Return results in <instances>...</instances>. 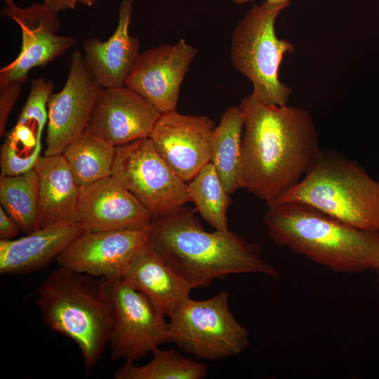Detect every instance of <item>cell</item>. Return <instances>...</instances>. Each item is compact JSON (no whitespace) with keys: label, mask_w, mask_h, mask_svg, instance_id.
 <instances>
[{"label":"cell","mask_w":379,"mask_h":379,"mask_svg":"<svg viewBox=\"0 0 379 379\" xmlns=\"http://www.w3.org/2000/svg\"><path fill=\"white\" fill-rule=\"evenodd\" d=\"M215 127L207 116L174 110L161 114L149 138L167 164L188 182L211 161Z\"/></svg>","instance_id":"obj_14"},{"label":"cell","mask_w":379,"mask_h":379,"mask_svg":"<svg viewBox=\"0 0 379 379\" xmlns=\"http://www.w3.org/2000/svg\"><path fill=\"white\" fill-rule=\"evenodd\" d=\"M83 232L78 220H72L40 228L17 239H1V274H22L42 269Z\"/></svg>","instance_id":"obj_18"},{"label":"cell","mask_w":379,"mask_h":379,"mask_svg":"<svg viewBox=\"0 0 379 379\" xmlns=\"http://www.w3.org/2000/svg\"><path fill=\"white\" fill-rule=\"evenodd\" d=\"M36 294L43 322L77 345L86 373H90L108 345L111 332L106 279L59 267L44 278Z\"/></svg>","instance_id":"obj_4"},{"label":"cell","mask_w":379,"mask_h":379,"mask_svg":"<svg viewBox=\"0 0 379 379\" xmlns=\"http://www.w3.org/2000/svg\"><path fill=\"white\" fill-rule=\"evenodd\" d=\"M197 53L183 39L149 48L140 53L125 86L161 114L176 110L181 84Z\"/></svg>","instance_id":"obj_13"},{"label":"cell","mask_w":379,"mask_h":379,"mask_svg":"<svg viewBox=\"0 0 379 379\" xmlns=\"http://www.w3.org/2000/svg\"><path fill=\"white\" fill-rule=\"evenodd\" d=\"M1 13L20 27V51L11 63L0 70V85L18 80L26 81L33 68L44 66L65 53L77 39L57 34L60 22L58 12L44 3L20 8L13 1L6 4Z\"/></svg>","instance_id":"obj_12"},{"label":"cell","mask_w":379,"mask_h":379,"mask_svg":"<svg viewBox=\"0 0 379 379\" xmlns=\"http://www.w3.org/2000/svg\"><path fill=\"white\" fill-rule=\"evenodd\" d=\"M38 197L39 180L33 168L17 175H1V206L25 234L39 229Z\"/></svg>","instance_id":"obj_23"},{"label":"cell","mask_w":379,"mask_h":379,"mask_svg":"<svg viewBox=\"0 0 379 379\" xmlns=\"http://www.w3.org/2000/svg\"><path fill=\"white\" fill-rule=\"evenodd\" d=\"M112 175L141 202L153 219L171 214L190 202L187 183L164 160L149 138L116 147Z\"/></svg>","instance_id":"obj_8"},{"label":"cell","mask_w":379,"mask_h":379,"mask_svg":"<svg viewBox=\"0 0 379 379\" xmlns=\"http://www.w3.org/2000/svg\"><path fill=\"white\" fill-rule=\"evenodd\" d=\"M152 358L147 364L137 366L135 362L125 363L114 373L115 379H201L206 377L207 367L197 360L182 355L175 349L152 352Z\"/></svg>","instance_id":"obj_24"},{"label":"cell","mask_w":379,"mask_h":379,"mask_svg":"<svg viewBox=\"0 0 379 379\" xmlns=\"http://www.w3.org/2000/svg\"><path fill=\"white\" fill-rule=\"evenodd\" d=\"M239 107L244 115L241 187L274 204L312 165L321 148L310 113L270 105L251 93Z\"/></svg>","instance_id":"obj_1"},{"label":"cell","mask_w":379,"mask_h":379,"mask_svg":"<svg viewBox=\"0 0 379 379\" xmlns=\"http://www.w3.org/2000/svg\"><path fill=\"white\" fill-rule=\"evenodd\" d=\"M77 220L85 232L140 229L153 217L112 175L81 187Z\"/></svg>","instance_id":"obj_15"},{"label":"cell","mask_w":379,"mask_h":379,"mask_svg":"<svg viewBox=\"0 0 379 379\" xmlns=\"http://www.w3.org/2000/svg\"><path fill=\"white\" fill-rule=\"evenodd\" d=\"M6 4L13 1V0H3Z\"/></svg>","instance_id":"obj_33"},{"label":"cell","mask_w":379,"mask_h":379,"mask_svg":"<svg viewBox=\"0 0 379 379\" xmlns=\"http://www.w3.org/2000/svg\"><path fill=\"white\" fill-rule=\"evenodd\" d=\"M254 0H232V1L236 4H239V5H241V4H246L248 2H251V1H253ZM266 1H270V2H274V3H286V2H290V0H266Z\"/></svg>","instance_id":"obj_30"},{"label":"cell","mask_w":379,"mask_h":379,"mask_svg":"<svg viewBox=\"0 0 379 379\" xmlns=\"http://www.w3.org/2000/svg\"><path fill=\"white\" fill-rule=\"evenodd\" d=\"M263 222L274 244L333 271L359 273L379 265V232L352 227L307 205H272Z\"/></svg>","instance_id":"obj_3"},{"label":"cell","mask_w":379,"mask_h":379,"mask_svg":"<svg viewBox=\"0 0 379 379\" xmlns=\"http://www.w3.org/2000/svg\"><path fill=\"white\" fill-rule=\"evenodd\" d=\"M78 2H80L88 6H91L96 2V0H78Z\"/></svg>","instance_id":"obj_31"},{"label":"cell","mask_w":379,"mask_h":379,"mask_svg":"<svg viewBox=\"0 0 379 379\" xmlns=\"http://www.w3.org/2000/svg\"><path fill=\"white\" fill-rule=\"evenodd\" d=\"M187 183L190 201L202 218L216 230H228L227 213L231 202L211 162L205 165Z\"/></svg>","instance_id":"obj_25"},{"label":"cell","mask_w":379,"mask_h":379,"mask_svg":"<svg viewBox=\"0 0 379 379\" xmlns=\"http://www.w3.org/2000/svg\"><path fill=\"white\" fill-rule=\"evenodd\" d=\"M283 203L307 205L352 227L379 232V182L334 151L321 149L302 178L274 204Z\"/></svg>","instance_id":"obj_5"},{"label":"cell","mask_w":379,"mask_h":379,"mask_svg":"<svg viewBox=\"0 0 379 379\" xmlns=\"http://www.w3.org/2000/svg\"><path fill=\"white\" fill-rule=\"evenodd\" d=\"M122 279L167 317L193 289L149 246L133 259Z\"/></svg>","instance_id":"obj_20"},{"label":"cell","mask_w":379,"mask_h":379,"mask_svg":"<svg viewBox=\"0 0 379 379\" xmlns=\"http://www.w3.org/2000/svg\"><path fill=\"white\" fill-rule=\"evenodd\" d=\"M112 308L109 340L114 361L135 362L170 342L166 315L124 279H106Z\"/></svg>","instance_id":"obj_9"},{"label":"cell","mask_w":379,"mask_h":379,"mask_svg":"<svg viewBox=\"0 0 379 379\" xmlns=\"http://www.w3.org/2000/svg\"><path fill=\"white\" fill-rule=\"evenodd\" d=\"M244 115L239 106L227 108L211 140V161L229 194L241 187Z\"/></svg>","instance_id":"obj_21"},{"label":"cell","mask_w":379,"mask_h":379,"mask_svg":"<svg viewBox=\"0 0 379 379\" xmlns=\"http://www.w3.org/2000/svg\"><path fill=\"white\" fill-rule=\"evenodd\" d=\"M54 88L53 83L44 77L32 79L30 92L16 124L27 125L41 136L48 121V100Z\"/></svg>","instance_id":"obj_26"},{"label":"cell","mask_w":379,"mask_h":379,"mask_svg":"<svg viewBox=\"0 0 379 379\" xmlns=\"http://www.w3.org/2000/svg\"><path fill=\"white\" fill-rule=\"evenodd\" d=\"M33 169L39 180V229L63 221L77 220L81 187L63 155L40 156Z\"/></svg>","instance_id":"obj_19"},{"label":"cell","mask_w":379,"mask_h":379,"mask_svg":"<svg viewBox=\"0 0 379 379\" xmlns=\"http://www.w3.org/2000/svg\"><path fill=\"white\" fill-rule=\"evenodd\" d=\"M168 317L170 342L197 360L239 355L249 344L248 331L234 317L225 291L204 300L188 297Z\"/></svg>","instance_id":"obj_7"},{"label":"cell","mask_w":379,"mask_h":379,"mask_svg":"<svg viewBox=\"0 0 379 379\" xmlns=\"http://www.w3.org/2000/svg\"><path fill=\"white\" fill-rule=\"evenodd\" d=\"M161 114L126 86L102 88L88 128L101 139L118 147L149 138Z\"/></svg>","instance_id":"obj_16"},{"label":"cell","mask_w":379,"mask_h":379,"mask_svg":"<svg viewBox=\"0 0 379 379\" xmlns=\"http://www.w3.org/2000/svg\"><path fill=\"white\" fill-rule=\"evenodd\" d=\"M290 4L265 0L254 4L234 27L231 37L232 66L253 85L254 97L270 105H286L292 88L279 78L284 56L295 47L276 34L275 22Z\"/></svg>","instance_id":"obj_6"},{"label":"cell","mask_w":379,"mask_h":379,"mask_svg":"<svg viewBox=\"0 0 379 379\" xmlns=\"http://www.w3.org/2000/svg\"><path fill=\"white\" fill-rule=\"evenodd\" d=\"M102 88L86 66L83 53H72L63 88L48 98L46 156L60 154L88 126Z\"/></svg>","instance_id":"obj_10"},{"label":"cell","mask_w":379,"mask_h":379,"mask_svg":"<svg viewBox=\"0 0 379 379\" xmlns=\"http://www.w3.org/2000/svg\"><path fill=\"white\" fill-rule=\"evenodd\" d=\"M20 231L15 221L0 206L1 239H12Z\"/></svg>","instance_id":"obj_28"},{"label":"cell","mask_w":379,"mask_h":379,"mask_svg":"<svg viewBox=\"0 0 379 379\" xmlns=\"http://www.w3.org/2000/svg\"><path fill=\"white\" fill-rule=\"evenodd\" d=\"M116 147L88 128L64 149L74 178L80 187L112 175Z\"/></svg>","instance_id":"obj_22"},{"label":"cell","mask_w":379,"mask_h":379,"mask_svg":"<svg viewBox=\"0 0 379 379\" xmlns=\"http://www.w3.org/2000/svg\"><path fill=\"white\" fill-rule=\"evenodd\" d=\"M133 0H121L116 29L105 41L98 37L84 41L86 66L102 88L125 86L140 55V41L129 34Z\"/></svg>","instance_id":"obj_17"},{"label":"cell","mask_w":379,"mask_h":379,"mask_svg":"<svg viewBox=\"0 0 379 379\" xmlns=\"http://www.w3.org/2000/svg\"><path fill=\"white\" fill-rule=\"evenodd\" d=\"M26 81L18 80L0 85V136L6 134V127L9 115L16 103L22 86Z\"/></svg>","instance_id":"obj_27"},{"label":"cell","mask_w":379,"mask_h":379,"mask_svg":"<svg viewBox=\"0 0 379 379\" xmlns=\"http://www.w3.org/2000/svg\"><path fill=\"white\" fill-rule=\"evenodd\" d=\"M195 211L183 206L154 218L148 242L149 247L193 289L206 287L214 279L230 274L279 277L276 270L260 258L257 244L229 230L206 231Z\"/></svg>","instance_id":"obj_2"},{"label":"cell","mask_w":379,"mask_h":379,"mask_svg":"<svg viewBox=\"0 0 379 379\" xmlns=\"http://www.w3.org/2000/svg\"><path fill=\"white\" fill-rule=\"evenodd\" d=\"M43 3L51 9L59 12L74 9L78 0H43Z\"/></svg>","instance_id":"obj_29"},{"label":"cell","mask_w":379,"mask_h":379,"mask_svg":"<svg viewBox=\"0 0 379 379\" xmlns=\"http://www.w3.org/2000/svg\"><path fill=\"white\" fill-rule=\"evenodd\" d=\"M144 228L83 232L57 257L59 267L107 280L122 279L133 259L148 246Z\"/></svg>","instance_id":"obj_11"},{"label":"cell","mask_w":379,"mask_h":379,"mask_svg":"<svg viewBox=\"0 0 379 379\" xmlns=\"http://www.w3.org/2000/svg\"><path fill=\"white\" fill-rule=\"evenodd\" d=\"M375 270L377 271V273H378V283L379 284V265Z\"/></svg>","instance_id":"obj_32"}]
</instances>
